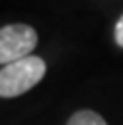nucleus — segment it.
<instances>
[{
  "label": "nucleus",
  "mask_w": 123,
  "mask_h": 125,
  "mask_svg": "<svg viewBox=\"0 0 123 125\" xmlns=\"http://www.w3.org/2000/svg\"><path fill=\"white\" fill-rule=\"evenodd\" d=\"M47 72L43 59L29 55L0 68V98H18L31 90Z\"/></svg>",
  "instance_id": "nucleus-1"
},
{
  "label": "nucleus",
  "mask_w": 123,
  "mask_h": 125,
  "mask_svg": "<svg viewBox=\"0 0 123 125\" xmlns=\"http://www.w3.org/2000/svg\"><path fill=\"white\" fill-rule=\"evenodd\" d=\"M37 45V31L27 23H10L0 27V64L25 59Z\"/></svg>",
  "instance_id": "nucleus-2"
},
{
  "label": "nucleus",
  "mask_w": 123,
  "mask_h": 125,
  "mask_svg": "<svg viewBox=\"0 0 123 125\" xmlns=\"http://www.w3.org/2000/svg\"><path fill=\"white\" fill-rule=\"evenodd\" d=\"M66 125H107V123L100 113H96L92 109H80L68 119Z\"/></svg>",
  "instance_id": "nucleus-3"
},
{
  "label": "nucleus",
  "mask_w": 123,
  "mask_h": 125,
  "mask_svg": "<svg viewBox=\"0 0 123 125\" xmlns=\"http://www.w3.org/2000/svg\"><path fill=\"white\" fill-rule=\"evenodd\" d=\"M113 35H115V41H117V45H119V47H123V16L117 20Z\"/></svg>",
  "instance_id": "nucleus-4"
}]
</instances>
